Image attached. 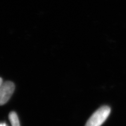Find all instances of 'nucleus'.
I'll return each instance as SVG.
<instances>
[{
  "instance_id": "nucleus-1",
  "label": "nucleus",
  "mask_w": 126,
  "mask_h": 126,
  "mask_svg": "<svg viewBox=\"0 0 126 126\" xmlns=\"http://www.w3.org/2000/svg\"><path fill=\"white\" fill-rule=\"evenodd\" d=\"M111 109L104 106L97 109L87 121L85 126H101L109 116Z\"/></svg>"
},
{
  "instance_id": "nucleus-2",
  "label": "nucleus",
  "mask_w": 126,
  "mask_h": 126,
  "mask_svg": "<svg viewBox=\"0 0 126 126\" xmlns=\"http://www.w3.org/2000/svg\"><path fill=\"white\" fill-rule=\"evenodd\" d=\"M15 90L13 82L7 81L0 86V106L5 104L10 100Z\"/></svg>"
},
{
  "instance_id": "nucleus-3",
  "label": "nucleus",
  "mask_w": 126,
  "mask_h": 126,
  "mask_svg": "<svg viewBox=\"0 0 126 126\" xmlns=\"http://www.w3.org/2000/svg\"><path fill=\"white\" fill-rule=\"evenodd\" d=\"M9 120L12 126H20L19 121L17 114L15 112H11L9 114Z\"/></svg>"
},
{
  "instance_id": "nucleus-4",
  "label": "nucleus",
  "mask_w": 126,
  "mask_h": 126,
  "mask_svg": "<svg viewBox=\"0 0 126 126\" xmlns=\"http://www.w3.org/2000/svg\"><path fill=\"white\" fill-rule=\"evenodd\" d=\"M0 126H7V125L5 123H1L0 124Z\"/></svg>"
},
{
  "instance_id": "nucleus-5",
  "label": "nucleus",
  "mask_w": 126,
  "mask_h": 126,
  "mask_svg": "<svg viewBox=\"0 0 126 126\" xmlns=\"http://www.w3.org/2000/svg\"><path fill=\"white\" fill-rule=\"evenodd\" d=\"M3 80H2V79L0 77V86H1V85L3 83Z\"/></svg>"
}]
</instances>
